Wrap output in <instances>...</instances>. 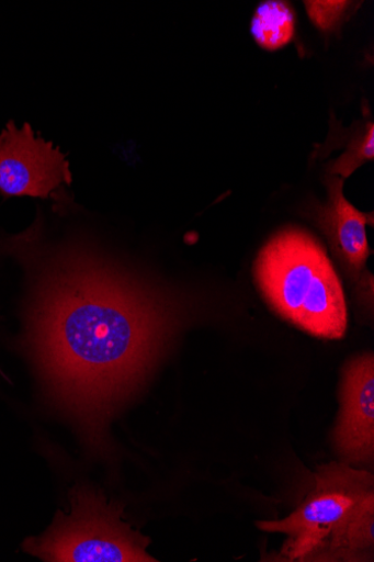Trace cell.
Returning a JSON list of instances; mask_svg holds the SVG:
<instances>
[{"label":"cell","instance_id":"obj_1","mask_svg":"<svg viewBox=\"0 0 374 562\" xmlns=\"http://www.w3.org/2000/svg\"><path fill=\"white\" fill-rule=\"evenodd\" d=\"M5 246L37 265L25 336L38 375L100 450L181 327V301L79 239L45 247L32 226Z\"/></svg>","mask_w":374,"mask_h":562},{"label":"cell","instance_id":"obj_2","mask_svg":"<svg viewBox=\"0 0 374 562\" xmlns=\"http://www.w3.org/2000/svg\"><path fill=\"white\" fill-rule=\"evenodd\" d=\"M253 274L280 316L318 338L344 337L343 288L327 249L310 233L296 227L279 232L259 251Z\"/></svg>","mask_w":374,"mask_h":562},{"label":"cell","instance_id":"obj_3","mask_svg":"<svg viewBox=\"0 0 374 562\" xmlns=\"http://www.w3.org/2000/svg\"><path fill=\"white\" fill-rule=\"evenodd\" d=\"M69 514L59 513L41 537L24 543L26 552L55 562H155L149 538L122 520L124 507L99 490L76 486Z\"/></svg>","mask_w":374,"mask_h":562},{"label":"cell","instance_id":"obj_4","mask_svg":"<svg viewBox=\"0 0 374 562\" xmlns=\"http://www.w3.org/2000/svg\"><path fill=\"white\" fill-rule=\"evenodd\" d=\"M314 481L313 488L290 517L257 524L262 531L288 537L282 553L292 561H308L350 510L374 491L371 473L344 462L319 467Z\"/></svg>","mask_w":374,"mask_h":562},{"label":"cell","instance_id":"obj_5","mask_svg":"<svg viewBox=\"0 0 374 562\" xmlns=\"http://www.w3.org/2000/svg\"><path fill=\"white\" fill-rule=\"evenodd\" d=\"M71 183L70 165L61 149L29 123L19 127L10 121L0 132V192L5 196L47 199Z\"/></svg>","mask_w":374,"mask_h":562},{"label":"cell","instance_id":"obj_6","mask_svg":"<svg viewBox=\"0 0 374 562\" xmlns=\"http://www.w3.org/2000/svg\"><path fill=\"white\" fill-rule=\"evenodd\" d=\"M340 414L333 442L342 461L367 467L374 459V357L365 352L345 364L340 389Z\"/></svg>","mask_w":374,"mask_h":562},{"label":"cell","instance_id":"obj_7","mask_svg":"<svg viewBox=\"0 0 374 562\" xmlns=\"http://www.w3.org/2000/svg\"><path fill=\"white\" fill-rule=\"evenodd\" d=\"M328 200L313 206L316 225L327 237L335 258L352 283L361 286L362 273L370 257L366 225L373 226V213H361L343 193L344 180L327 175Z\"/></svg>","mask_w":374,"mask_h":562},{"label":"cell","instance_id":"obj_8","mask_svg":"<svg viewBox=\"0 0 374 562\" xmlns=\"http://www.w3.org/2000/svg\"><path fill=\"white\" fill-rule=\"evenodd\" d=\"M373 551L374 491L350 510L308 561H373Z\"/></svg>","mask_w":374,"mask_h":562},{"label":"cell","instance_id":"obj_9","mask_svg":"<svg viewBox=\"0 0 374 562\" xmlns=\"http://www.w3.org/2000/svg\"><path fill=\"white\" fill-rule=\"evenodd\" d=\"M251 35L267 50H277L290 44L295 36L296 18L290 3L269 0L261 3L252 18Z\"/></svg>","mask_w":374,"mask_h":562},{"label":"cell","instance_id":"obj_10","mask_svg":"<svg viewBox=\"0 0 374 562\" xmlns=\"http://www.w3.org/2000/svg\"><path fill=\"white\" fill-rule=\"evenodd\" d=\"M365 122L355 131L350 132V140L343 155L332 161L327 172L345 180L355 170L374 159V123L370 116L369 108H364Z\"/></svg>","mask_w":374,"mask_h":562},{"label":"cell","instance_id":"obj_11","mask_svg":"<svg viewBox=\"0 0 374 562\" xmlns=\"http://www.w3.org/2000/svg\"><path fill=\"white\" fill-rule=\"evenodd\" d=\"M305 8L311 23L324 32L340 29L353 3L350 2H305Z\"/></svg>","mask_w":374,"mask_h":562}]
</instances>
